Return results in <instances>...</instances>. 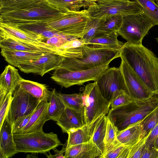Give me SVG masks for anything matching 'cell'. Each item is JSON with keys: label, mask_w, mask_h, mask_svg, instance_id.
<instances>
[{"label": "cell", "mask_w": 158, "mask_h": 158, "mask_svg": "<svg viewBox=\"0 0 158 158\" xmlns=\"http://www.w3.org/2000/svg\"><path fill=\"white\" fill-rule=\"evenodd\" d=\"M123 57L147 88L158 94V57L151 50L140 45L124 43Z\"/></svg>", "instance_id": "cell-1"}, {"label": "cell", "mask_w": 158, "mask_h": 158, "mask_svg": "<svg viewBox=\"0 0 158 158\" xmlns=\"http://www.w3.org/2000/svg\"><path fill=\"white\" fill-rule=\"evenodd\" d=\"M122 48L95 47L84 45L63 49L61 54L63 59L60 67L72 71L94 68L120 57Z\"/></svg>", "instance_id": "cell-2"}, {"label": "cell", "mask_w": 158, "mask_h": 158, "mask_svg": "<svg viewBox=\"0 0 158 158\" xmlns=\"http://www.w3.org/2000/svg\"><path fill=\"white\" fill-rule=\"evenodd\" d=\"M158 107L156 95L144 100L133 101L113 110H110L107 117L118 131L142 122Z\"/></svg>", "instance_id": "cell-3"}, {"label": "cell", "mask_w": 158, "mask_h": 158, "mask_svg": "<svg viewBox=\"0 0 158 158\" xmlns=\"http://www.w3.org/2000/svg\"><path fill=\"white\" fill-rule=\"evenodd\" d=\"M66 12L54 7L45 0H41L23 9L0 14V23L49 22L58 19Z\"/></svg>", "instance_id": "cell-4"}, {"label": "cell", "mask_w": 158, "mask_h": 158, "mask_svg": "<svg viewBox=\"0 0 158 158\" xmlns=\"http://www.w3.org/2000/svg\"><path fill=\"white\" fill-rule=\"evenodd\" d=\"M92 19L87 9L69 11L49 25L63 35L81 38L88 32Z\"/></svg>", "instance_id": "cell-5"}, {"label": "cell", "mask_w": 158, "mask_h": 158, "mask_svg": "<svg viewBox=\"0 0 158 158\" xmlns=\"http://www.w3.org/2000/svg\"><path fill=\"white\" fill-rule=\"evenodd\" d=\"M18 153H43L63 144L57 135L53 132L43 131L27 134H13Z\"/></svg>", "instance_id": "cell-6"}, {"label": "cell", "mask_w": 158, "mask_h": 158, "mask_svg": "<svg viewBox=\"0 0 158 158\" xmlns=\"http://www.w3.org/2000/svg\"><path fill=\"white\" fill-rule=\"evenodd\" d=\"M87 10L92 18L102 20L113 16L124 17L143 12L136 2L130 0H103L89 6Z\"/></svg>", "instance_id": "cell-7"}, {"label": "cell", "mask_w": 158, "mask_h": 158, "mask_svg": "<svg viewBox=\"0 0 158 158\" xmlns=\"http://www.w3.org/2000/svg\"><path fill=\"white\" fill-rule=\"evenodd\" d=\"M82 93L85 124L89 125L110 110V103L102 94L96 81L86 85Z\"/></svg>", "instance_id": "cell-8"}, {"label": "cell", "mask_w": 158, "mask_h": 158, "mask_svg": "<svg viewBox=\"0 0 158 158\" xmlns=\"http://www.w3.org/2000/svg\"><path fill=\"white\" fill-rule=\"evenodd\" d=\"M112 60L98 67L84 70L72 71L59 67L55 70L51 78L62 87L82 85L97 79L109 68Z\"/></svg>", "instance_id": "cell-9"}, {"label": "cell", "mask_w": 158, "mask_h": 158, "mask_svg": "<svg viewBox=\"0 0 158 158\" xmlns=\"http://www.w3.org/2000/svg\"><path fill=\"white\" fill-rule=\"evenodd\" d=\"M154 26L143 12L130 15L123 17L122 26L117 32L129 44L140 45Z\"/></svg>", "instance_id": "cell-10"}, {"label": "cell", "mask_w": 158, "mask_h": 158, "mask_svg": "<svg viewBox=\"0 0 158 158\" xmlns=\"http://www.w3.org/2000/svg\"><path fill=\"white\" fill-rule=\"evenodd\" d=\"M104 97L110 103L118 95L127 91L119 67L109 68L95 81Z\"/></svg>", "instance_id": "cell-11"}, {"label": "cell", "mask_w": 158, "mask_h": 158, "mask_svg": "<svg viewBox=\"0 0 158 158\" xmlns=\"http://www.w3.org/2000/svg\"><path fill=\"white\" fill-rule=\"evenodd\" d=\"M40 102L19 84L13 94L7 115L12 125L20 117L33 113Z\"/></svg>", "instance_id": "cell-12"}, {"label": "cell", "mask_w": 158, "mask_h": 158, "mask_svg": "<svg viewBox=\"0 0 158 158\" xmlns=\"http://www.w3.org/2000/svg\"><path fill=\"white\" fill-rule=\"evenodd\" d=\"M119 67L123 75L128 94L134 101L147 99L154 95L145 86L124 59L120 56Z\"/></svg>", "instance_id": "cell-13"}, {"label": "cell", "mask_w": 158, "mask_h": 158, "mask_svg": "<svg viewBox=\"0 0 158 158\" xmlns=\"http://www.w3.org/2000/svg\"><path fill=\"white\" fill-rule=\"evenodd\" d=\"M62 59L61 54L48 52L34 61L20 64L18 68L25 73H35L43 77L59 67Z\"/></svg>", "instance_id": "cell-14"}, {"label": "cell", "mask_w": 158, "mask_h": 158, "mask_svg": "<svg viewBox=\"0 0 158 158\" xmlns=\"http://www.w3.org/2000/svg\"><path fill=\"white\" fill-rule=\"evenodd\" d=\"M1 49L34 53L52 52L61 54L62 50L53 46H45L27 43L10 38H0Z\"/></svg>", "instance_id": "cell-15"}, {"label": "cell", "mask_w": 158, "mask_h": 158, "mask_svg": "<svg viewBox=\"0 0 158 158\" xmlns=\"http://www.w3.org/2000/svg\"><path fill=\"white\" fill-rule=\"evenodd\" d=\"M48 23L37 22L7 24L18 29L40 41L45 42V41L53 37L63 35L51 28Z\"/></svg>", "instance_id": "cell-16"}, {"label": "cell", "mask_w": 158, "mask_h": 158, "mask_svg": "<svg viewBox=\"0 0 158 158\" xmlns=\"http://www.w3.org/2000/svg\"><path fill=\"white\" fill-rule=\"evenodd\" d=\"M23 78L12 65L6 66L0 76V102L10 94H13Z\"/></svg>", "instance_id": "cell-17"}, {"label": "cell", "mask_w": 158, "mask_h": 158, "mask_svg": "<svg viewBox=\"0 0 158 158\" xmlns=\"http://www.w3.org/2000/svg\"><path fill=\"white\" fill-rule=\"evenodd\" d=\"M12 125L7 116L0 128V158H9L17 153Z\"/></svg>", "instance_id": "cell-18"}, {"label": "cell", "mask_w": 158, "mask_h": 158, "mask_svg": "<svg viewBox=\"0 0 158 158\" xmlns=\"http://www.w3.org/2000/svg\"><path fill=\"white\" fill-rule=\"evenodd\" d=\"M49 105L48 101L40 102L27 125L19 134L30 133L43 131V126L48 121Z\"/></svg>", "instance_id": "cell-19"}, {"label": "cell", "mask_w": 158, "mask_h": 158, "mask_svg": "<svg viewBox=\"0 0 158 158\" xmlns=\"http://www.w3.org/2000/svg\"><path fill=\"white\" fill-rule=\"evenodd\" d=\"M56 122L62 131L68 134L69 131L81 128L85 125L84 114L76 111L66 105L64 113Z\"/></svg>", "instance_id": "cell-20"}, {"label": "cell", "mask_w": 158, "mask_h": 158, "mask_svg": "<svg viewBox=\"0 0 158 158\" xmlns=\"http://www.w3.org/2000/svg\"><path fill=\"white\" fill-rule=\"evenodd\" d=\"M64 158H102L101 152L91 139L66 149Z\"/></svg>", "instance_id": "cell-21"}, {"label": "cell", "mask_w": 158, "mask_h": 158, "mask_svg": "<svg viewBox=\"0 0 158 158\" xmlns=\"http://www.w3.org/2000/svg\"><path fill=\"white\" fill-rule=\"evenodd\" d=\"M104 115L106 114L102 115L89 124H85L81 128L69 132L66 149L71 146L86 143L90 140L97 124Z\"/></svg>", "instance_id": "cell-22"}, {"label": "cell", "mask_w": 158, "mask_h": 158, "mask_svg": "<svg viewBox=\"0 0 158 158\" xmlns=\"http://www.w3.org/2000/svg\"><path fill=\"white\" fill-rule=\"evenodd\" d=\"M1 52L8 63L18 68L20 64L34 61L46 53L3 49H1Z\"/></svg>", "instance_id": "cell-23"}, {"label": "cell", "mask_w": 158, "mask_h": 158, "mask_svg": "<svg viewBox=\"0 0 158 158\" xmlns=\"http://www.w3.org/2000/svg\"><path fill=\"white\" fill-rule=\"evenodd\" d=\"M142 122L131 125L121 131H117V140L122 144L127 146H131L136 143L147 135L143 130Z\"/></svg>", "instance_id": "cell-24"}, {"label": "cell", "mask_w": 158, "mask_h": 158, "mask_svg": "<svg viewBox=\"0 0 158 158\" xmlns=\"http://www.w3.org/2000/svg\"><path fill=\"white\" fill-rule=\"evenodd\" d=\"M118 36L117 32L98 34L89 41L87 45L95 47L121 49L124 43L118 39Z\"/></svg>", "instance_id": "cell-25"}, {"label": "cell", "mask_w": 158, "mask_h": 158, "mask_svg": "<svg viewBox=\"0 0 158 158\" xmlns=\"http://www.w3.org/2000/svg\"><path fill=\"white\" fill-rule=\"evenodd\" d=\"M0 23V38H10L27 43L52 46L40 41L14 27L5 23Z\"/></svg>", "instance_id": "cell-26"}, {"label": "cell", "mask_w": 158, "mask_h": 158, "mask_svg": "<svg viewBox=\"0 0 158 158\" xmlns=\"http://www.w3.org/2000/svg\"><path fill=\"white\" fill-rule=\"evenodd\" d=\"M19 84L24 90L40 101H48L50 91L45 85L23 78Z\"/></svg>", "instance_id": "cell-27"}, {"label": "cell", "mask_w": 158, "mask_h": 158, "mask_svg": "<svg viewBox=\"0 0 158 158\" xmlns=\"http://www.w3.org/2000/svg\"><path fill=\"white\" fill-rule=\"evenodd\" d=\"M54 7L63 11H79L87 8L96 2L90 0H45Z\"/></svg>", "instance_id": "cell-28"}, {"label": "cell", "mask_w": 158, "mask_h": 158, "mask_svg": "<svg viewBox=\"0 0 158 158\" xmlns=\"http://www.w3.org/2000/svg\"><path fill=\"white\" fill-rule=\"evenodd\" d=\"M48 102V120L56 122L64 113L66 105L55 89L50 91Z\"/></svg>", "instance_id": "cell-29"}, {"label": "cell", "mask_w": 158, "mask_h": 158, "mask_svg": "<svg viewBox=\"0 0 158 158\" xmlns=\"http://www.w3.org/2000/svg\"><path fill=\"white\" fill-rule=\"evenodd\" d=\"M107 117L104 115L97 124L91 139L101 152L102 157L105 153V146L104 140L105 137Z\"/></svg>", "instance_id": "cell-30"}, {"label": "cell", "mask_w": 158, "mask_h": 158, "mask_svg": "<svg viewBox=\"0 0 158 158\" xmlns=\"http://www.w3.org/2000/svg\"><path fill=\"white\" fill-rule=\"evenodd\" d=\"M41 0H0V14L18 10Z\"/></svg>", "instance_id": "cell-31"}, {"label": "cell", "mask_w": 158, "mask_h": 158, "mask_svg": "<svg viewBox=\"0 0 158 158\" xmlns=\"http://www.w3.org/2000/svg\"><path fill=\"white\" fill-rule=\"evenodd\" d=\"M123 18L121 15H115L102 20L97 34L117 32L122 26Z\"/></svg>", "instance_id": "cell-32"}, {"label": "cell", "mask_w": 158, "mask_h": 158, "mask_svg": "<svg viewBox=\"0 0 158 158\" xmlns=\"http://www.w3.org/2000/svg\"><path fill=\"white\" fill-rule=\"evenodd\" d=\"M141 6L143 13L153 23L158 25V5L154 0H134Z\"/></svg>", "instance_id": "cell-33"}, {"label": "cell", "mask_w": 158, "mask_h": 158, "mask_svg": "<svg viewBox=\"0 0 158 158\" xmlns=\"http://www.w3.org/2000/svg\"><path fill=\"white\" fill-rule=\"evenodd\" d=\"M59 94L66 106L76 111L84 114V105L82 93L72 94Z\"/></svg>", "instance_id": "cell-34"}, {"label": "cell", "mask_w": 158, "mask_h": 158, "mask_svg": "<svg viewBox=\"0 0 158 158\" xmlns=\"http://www.w3.org/2000/svg\"><path fill=\"white\" fill-rule=\"evenodd\" d=\"M117 128L113 123L107 117L106 130L104 140L105 146V154L119 142L117 140Z\"/></svg>", "instance_id": "cell-35"}, {"label": "cell", "mask_w": 158, "mask_h": 158, "mask_svg": "<svg viewBox=\"0 0 158 158\" xmlns=\"http://www.w3.org/2000/svg\"><path fill=\"white\" fill-rule=\"evenodd\" d=\"M151 131L134 144L130 146L128 158H141L143 152L145 147L146 139Z\"/></svg>", "instance_id": "cell-36"}, {"label": "cell", "mask_w": 158, "mask_h": 158, "mask_svg": "<svg viewBox=\"0 0 158 158\" xmlns=\"http://www.w3.org/2000/svg\"><path fill=\"white\" fill-rule=\"evenodd\" d=\"M158 123V107L142 122L143 129L148 134Z\"/></svg>", "instance_id": "cell-37"}, {"label": "cell", "mask_w": 158, "mask_h": 158, "mask_svg": "<svg viewBox=\"0 0 158 158\" xmlns=\"http://www.w3.org/2000/svg\"><path fill=\"white\" fill-rule=\"evenodd\" d=\"M133 101L128 94L123 91L116 96L110 102V110H113L126 105Z\"/></svg>", "instance_id": "cell-38"}, {"label": "cell", "mask_w": 158, "mask_h": 158, "mask_svg": "<svg viewBox=\"0 0 158 158\" xmlns=\"http://www.w3.org/2000/svg\"><path fill=\"white\" fill-rule=\"evenodd\" d=\"M13 94H10L0 102V128H1L8 114Z\"/></svg>", "instance_id": "cell-39"}, {"label": "cell", "mask_w": 158, "mask_h": 158, "mask_svg": "<svg viewBox=\"0 0 158 158\" xmlns=\"http://www.w3.org/2000/svg\"><path fill=\"white\" fill-rule=\"evenodd\" d=\"M92 19L89 31L81 38L85 41L87 45L89 41L97 34L98 29L102 20L99 19Z\"/></svg>", "instance_id": "cell-40"}, {"label": "cell", "mask_w": 158, "mask_h": 158, "mask_svg": "<svg viewBox=\"0 0 158 158\" xmlns=\"http://www.w3.org/2000/svg\"><path fill=\"white\" fill-rule=\"evenodd\" d=\"M33 113L19 118L12 125L13 134H19L29 122Z\"/></svg>", "instance_id": "cell-41"}, {"label": "cell", "mask_w": 158, "mask_h": 158, "mask_svg": "<svg viewBox=\"0 0 158 158\" xmlns=\"http://www.w3.org/2000/svg\"><path fill=\"white\" fill-rule=\"evenodd\" d=\"M127 146L119 142L107 152L102 158H118L122 151Z\"/></svg>", "instance_id": "cell-42"}, {"label": "cell", "mask_w": 158, "mask_h": 158, "mask_svg": "<svg viewBox=\"0 0 158 158\" xmlns=\"http://www.w3.org/2000/svg\"><path fill=\"white\" fill-rule=\"evenodd\" d=\"M158 136V123L151 130L150 133L147 138L145 143L146 148L150 149L155 148V143Z\"/></svg>", "instance_id": "cell-43"}, {"label": "cell", "mask_w": 158, "mask_h": 158, "mask_svg": "<svg viewBox=\"0 0 158 158\" xmlns=\"http://www.w3.org/2000/svg\"><path fill=\"white\" fill-rule=\"evenodd\" d=\"M87 45L85 41L81 38H74L69 40L60 47L61 49L73 48Z\"/></svg>", "instance_id": "cell-44"}, {"label": "cell", "mask_w": 158, "mask_h": 158, "mask_svg": "<svg viewBox=\"0 0 158 158\" xmlns=\"http://www.w3.org/2000/svg\"><path fill=\"white\" fill-rule=\"evenodd\" d=\"M66 146H63L62 149L60 151L58 150L56 148L53 149V150L55 153L54 155H52L50 152L49 155L47 154V152L45 153L44 154L48 158H64L63 154L65 152Z\"/></svg>", "instance_id": "cell-45"}, {"label": "cell", "mask_w": 158, "mask_h": 158, "mask_svg": "<svg viewBox=\"0 0 158 158\" xmlns=\"http://www.w3.org/2000/svg\"><path fill=\"white\" fill-rule=\"evenodd\" d=\"M155 148L158 151V136L156 139L155 143Z\"/></svg>", "instance_id": "cell-46"}, {"label": "cell", "mask_w": 158, "mask_h": 158, "mask_svg": "<svg viewBox=\"0 0 158 158\" xmlns=\"http://www.w3.org/2000/svg\"><path fill=\"white\" fill-rule=\"evenodd\" d=\"M156 41L158 43V38H156Z\"/></svg>", "instance_id": "cell-47"}, {"label": "cell", "mask_w": 158, "mask_h": 158, "mask_svg": "<svg viewBox=\"0 0 158 158\" xmlns=\"http://www.w3.org/2000/svg\"><path fill=\"white\" fill-rule=\"evenodd\" d=\"M156 4L158 5V1H156Z\"/></svg>", "instance_id": "cell-48"}, {"label": "cell", "mask_w": 158, "mask_h": 158, "mask_svg": "<svg viewBox=\"0 0 158 158\" xmlns=\"http://www.w3.org/2000/svg\"><path fill=\"white\" fill-rule=\"evenodd\" d=\"M154 0V1H158V0Z\"/></svg>", "instance_id": "cell-49"}]
</instances>
